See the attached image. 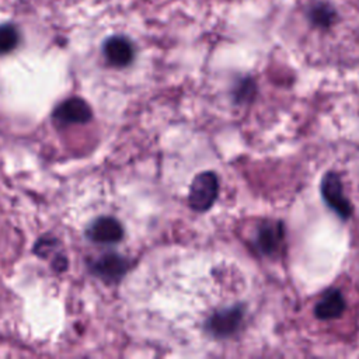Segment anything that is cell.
Returning a JSON list of instances; mask_svg holds the SVG:
<instances>
[{
	"mask_svg": "<svg viewBox=\"0 0 359 359\" xmlns=\"http://www.w3.org/2000/svg\"><path fill=\"white\" fill-rule=\"evenodd\" d=\"M219 181L215 172L203 171L198 174L189 187L188 203L196 212L208 210L217 198Z\"/></svg>",
	"mask_w": 359,
	"mask_h": 359,
	"instance_id": "cell-1",
	"label": "cell"
},
{
	"mask_svg": "<svg viewBox=\"0 0 359 359\" xmlns=\"http://www.w3.org/2000/svg\"><path fill=\"white\" fill-rule=\"evenodd\" d=\"M321 195L325 203L342 219H348L352 215V206L345 198L339 177L330 171L321 180Z\"/></svg>",
	"mask_w": 359,
	"mask_h": 359,
	"instance_id": "cell-2",
	"label": "cell"
},
{
	"mask_svg": "<svg viewBox=\"0 0 359 359\" xmlns=\"http://www.w3.org/2000/svg\"><path fill=\"white\" fill-rule=\"evenodd\" d=\"M91 272L107 283H115L123 278L129 269V262L125 257L116 252H108L90 264Z\"/></svg>",
	"mask_w": 359,
	"mask_h": 359,
	"instance_id": "cell-3",
	"label": "cell"
},
{
	"mask_svg": "<svg viewBox=\"0 0 359 359\" xmlns=\"http://www.w3.org/2000/svg\"><path fill=\"white\" fill-rule=\"evenodd\" d=\"M243 316L244 309L241 306H233L224 310H219L208 318L206 328L215 337H229L238 330Z\"/></svg>",
	"mask_w": 359,
	"mask_h": 359,
	"instance_id": "cell-4",
	"label": "cell"
},
{
	"mask_svg": "<svg viewBox=\"0 0 359 359\" xmlns=\"http://www.w3.org/2000/svg\"><path fill=\"white\" fill-rule=\"evenodd\" d=\"M91 116V107L80 97H70L62 101L53 111V119L63 125L86 123Z\"/></svg>",
	"mask_w": 359,
	"mask_h": 359,
	"instance_id": "cell-5",
	"label": "cell"
},
{
	"mask_svg": "<svg viewBox=\"0 0 359 359\" xmlns=\"http://www.w3.org/2000/svg\"><path fill=\"white\" fill-rule=\"evenodd\" d=\"M87 237L97 244H115L122 240L123 227L115 217L102 216L91 223Z\"/></svg>",
	"mask_w": 359,
	"mask_h": 359,
	"instance_id": "cell-6",
	"label": "cell"
},
{
	"mask_svg": "<svg viewBox=\"0 0 359 359\" xmlns=\"http://www.w3.org/2000/svg\"><path fill=\"white\" fill-rule=\"evenodd\" d=\"M104 56L109 65L115 67H125L132 63L135 56V49L132 42L121 35L108 38L104 42Z\"/></svg>",
	"mask_w": 359,
	"mask_h": 359,
	"instance_id": "cell-7",
	"label": "cell"
},
{
	"mask_svg": "<svg viewBox=\"0 0 359 359\" xmlns=\"http://www.w3.org/2000/svg\"><path fill=\"white\" fill-rule=\"evenodd\" d=\"M345 311V299L337 289L327 290L314 307V314L320 320L338 318Z\"/></svg>",
	"mask_w": 359,
	"mask_h": 359,
	"instance_id": "cell-8",
	"label": "cell"
},
{
	"mask_svg": "<svg viewBox=\"0 0 359 359\" xmlns=\"http://www.w3.org/2000/svg\"><path fill=\"white\" fill-rule=\"evenodd\" d=\"M283 238V226L282 223L266 222L261 224L257 233V247L264 254H272Z\"/></svg>",
	"mask_w": 359,
	"mask_h": 359,
	"instance_id": "cell-9",
	"label": "cell"
},
{
	"mask_svg": "<svg viewBox=\"0 0 359 359\" xmlns=\"http://www.w3.org/2000/svg\"><path fill=\"white\" fill-rule=\"evenodd\" d=\"M335 17H337V14H335L334 8L324 3H317V4L311 6L310 11H309V18L311 20V22L321 28L330 27L335 21Z\"/></svg>",
	"mask_w": 359,
	"mask_h": 359,
	"instance_id": "cell-10",
	"label": "cell"
},
{
	"mask_svg": "<svg viewBox=\"0 0 359 359\" xmlns=\"http://www.w3.org/2000/svg\"><path fill=\"white\" fill-rule=\"evenodd\" d=\"M20 41L18 29L13 24L0 25V55L11 52Z\"/></svg>",
	"mask_w": 359,
	"mask_h": 359,
	"instance_id": "cell-11",
	"label": "cell"
},
{
	"mask_svg": "<svg viewBox=\"0 0 359 359\" xmlns=\"http://www.w3.org/2000/svg\"><path fill=\"white\" fill-rule=\"evenodd\" d=\"M59 240L50 236H45L36 241L34 245V252L41 258H48L50 254L56 255L59 251Z\"/></svg>",
	"mask_w": 359,
	"mask_h": 359,
	"instance_id": "cell-12",
	"label": "cell"
},
{
	"mask_svg": "<svg viewBox=\"0 0 359 359\" xmlns=\"http://www.w3.org/2000/svg\"><path fill=\"white\" fill-rule=\"evenodd\" d=\"M255 94V84L251 79H243L234 88V98L237 102L248 101Z\"/></svg>",
	"mask_w": 359,
	"mask_h": 359,
	"instance_id": "cell-13",
	"label": "cell"
},
{
	"mask_svg": "<svg viewBox=\"0 0 359 359\" xmlns=\"http://www.w3.org/2000/svg\"><path fill=\"white\" fill-rule=\"evenodd\" d=\"M67 265H69L67 258H66V255H65L62 251L57 252L56 255H53V258H52V268H53L56 272H63V271H66V269H67Z\"/></svg>",
	"mask_w": 359,
	"mask_h": 359,
	"instance_id": "cell-14",
	"label": "cell"
}]
</instances>
